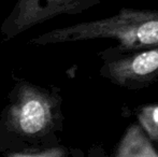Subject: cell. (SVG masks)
<instances>
[{"mask_svg":"<svg viewBox=\"0 0 158 157\" xmlns=\"http://www.w3.org/2000/svg\"><path fill=\"white\" fill-rule=\"evenodd\" d=\"M64 121L60 88L19 80L0 114V152H31L60 144Z\"/></svg>","mask_w":158,"mask_h":157,"instance_id":"1","label":"cell"},{"mask_svg":"<svg viewBox=\"0 0 158 157\" xmlns=\"http://www.w3.org/2000/svg\"><path fill=\"white\" fill-rule=\"evenodd\" d=\"M95 39H112L116 48L101 52L103 59L125 56L158 45V10L122 9L106 19L57 28L33 38V45L67 43Z\"/></svg>","mask_w":158,"mask_h":157,"instance_id":"2","label":"cell"},{"mask_svg":"<svg viewBox=\"0 0 158 157\" xmlns=\"http://www.w3.org/2000/svg\"><path fill=\"white\" fill-rule=\"evenodd\" d=\"M100 3V0H17L1 24L4 40L14 39L35 25L61 14L74 15Z\"/></svg>","mask_w":158,"mask_h":157,"instance_id":"3","label":"cell"},{"mask_svg":"<svg viewBox=\"0 0 158 157\" xmlns=\"http://www.w3.org/2000/svg\"><path fill=\"white\" fill-rule=\"evenodd\" d=\"M103 60L100 74L123 88H145L158 79V45Z\"/></svg>","mask_w":158,"mask_h":157,"instance_id":"4","label":"cell"},{"mask_svg":"<svg viewBox=\"0 0 158 157\" xmlns=\"http://www.w3.org/2000/svg\"><path fill=\"white\" fill-rule=\"evenodd\" d=\"M114 157H158V153L141 127L132 124L117 144Z\"/></svg>","mask_w":158,"mask_h":157,"instance_id":"5","label":"cell"},{"mask_svg":"<svg viewBox=\"0 0 158 157\" xmlns=\"http://www.w3.org/2000/svg\"><path fill=\"white\" fill-rule=\"evenodd\" d=\"M139 124L148 139L158 142V103L141 107L137 111Z\"/></svg>","mask_w":158,"mask_h":157,"instance_id":"6","label":"cell"},{"mask_svg":"<svg viewBox=\"0 0 158 157\" xmlns=\"http://www.w3.org/2000/svg\"><path fill=\"white\" fill-rule=\"evenodd\" d=\"M69 149L60 144L31 152H8L4 157H67Z\"/></svg>","mask_w":158,"mask_h":157,"instance_id":"7","label":"cell"}]
</instances>
